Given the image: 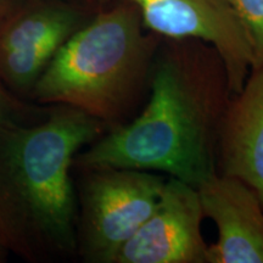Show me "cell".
Returning <instances> with one entry per match:
<instances>
[{
    "label": "cell",
    "mask_w": 263,
    "mask_h": 263,
    "mask_svg": "<svg viewBox=\"0 0 263 263\" xmlns=\"http://www.w3.org/2000/svg\"><path fill=\"white\" fill-rule=\"evenodd\" d=\"M232 95L226 64L212 45L162 38L144 107L80 151L73 168L150 171L197 189L217 173L219 132Z\"/></svg>",
    "instance_id": "cell-1"
},
{
    "label": "cell",
    "mask_w": 263,
    "mask_h": 263,
    "mask_svg": "<svg viewBox=\"0 0 263 263\" xmlns=\"http://www.w3.org/2000/svg\"><path fill=\"white\" fill-rule=\"evenodd\" d=\"M106 132L97 118L58 105L35 124H0V241L29 262L77 254L76 155Z\"/></svg>",
    "instance_id": "cell-2"
},
{
    "label": "cell",
    "mask_w": 263,
    "mask_h": 263,
    "mask_svg": "<svg viewBox=\"0 0 263 263\" xmlns=\"http://www.w3.org/2000/svg\"><path fill=\"white\" fill-rule=\"evenodd\" d=\"M104 5L67 39L31 91L39 104L77 108L107 132L145 105L162 37L144 27L130 3Z\"/></svg>",
    "instance_id": "cell-3"
},
{
    "label": "cell",
    "mask_w": 263,
    "mask_h": 263,
    "mask_svg": "<svg viewBox=\"0 0 263 263\" xmlns=\"http://www.w3.org/2000/svg\"><path fill=\"white\" fill-rule=\"evenodd\" d=\"M81 172L77 252L85 262L115 263L156 207L167 177L116 167Z\"/></svg>",
    "instance_id": "cell-4"
},
{
    "label": "cell",
    "mask_w": 263,
    "mask_h": 263,
    "mask_svg": "<svg viewBox=\"0 0 263 263\" xmlns=\"http://www.w3.org/2000/svg\"><path fill=\"white\" fill-rule=\"evenodd\" d=\"M101 4L127 2L139 11L147 31L167 39H199L221 54L233 94L251 71L248 37L229 0H98Z\"/></svg>",
    "instance_id": "cell-5"
},
{
    "label": "cell",
    "mask_w": 263,
    "mask_h": 263,
    "mask_svg": "<svg viewBox=\"0 0 263 263\" xmlns=\"http://www.w3.org/2000/svg\"><path fill=\"white\" fill-rule=\"evenodd\" d=\"M80 8L62 2L20 6L0 26V81L15 90H32L50 61L85 24Z\"/></svg>",
    "instance_id": "cell-6"
},
{
    "label": "cell",
    "mask_w": 263,
    "mask_h": 263,
    "mask_svg": "<svg viewBox=\"0 0 263 263\" xmlns=\"http://www.w3.org/2000/svg\"><path fill=\"white\" fill-rule=\"evenodd\" d=\"M203 218L197 189L167 177L156 207L122 246L115 263H207Z\"/></svg>",
    "instance_id": "cell-7"
},
{
    "label": "cell",
    "mask_w": 263,
    "mask_h": 263,
    "mask_svg": "<svg viewBox=\"0 0 263 263\" xmlns=\"http://www.w3.org/2000/svg\"><path fill=\"white\" fill-rule=\"evenodd\" d=\"M203 216L218 238L207 263H263V205L242 180L216 173L197 188Z\"/></svg>",
    "instance_id": "cell-8"
},
{
    "label": "cell",
    "mask_w": 263,
    "mask_h": 263,
    "mask_svg": "<svg viewBox=\"0 0 263 263\" xmlns=\"http://www.w3.org/2000/svg\"><path fill=\"white\" fill-rule=\"evenodd\" d=\"M217 173L242 180L263 205V67L230 97L217 149Z\"/></svg>",
    "instance_id": "cell-9"
},
{
    "label": "cell",
    "mask_w": 263,
    "mask_h": 263,
    "mask_svg": "<svg viewBox=\"0 0 263 263\" xmlns=\"http://www.w3.org/2000/svg\"><path fill=\"white\" fill-rule=\"evenodd\" d=\"M248 37L251 70L263 67V0H229Z\"/></svg>",
    "instance_id": "cell-10"
},
{
    "label": "cell",
    "mask_w": 263,
    "mask_h": 263,
    "mask_svg": "<svg viewBox=\"0 0 263 263\" xmlns=\"http://www.w3.org/2000/svg\"><path fill=\"white\" fill-rule=\"evenodd\" d=\"M31 110L22 104L18 99L10 94L4 85L0 84V124L18 126L26 124Z\"/></svg>",
    "instance_id": "cell-11"
},
{
    "label": "cell",
    "mask_w": 263,
    "mask_h": 263,
    "mask_svg": "<svg viewBox=\"0 0 263 263\" xmlns=\"http://www.w3.org/2000/svg\"><path fill=\"white\" fill-rule=\"evenodd\" d=\"M20 8V0H0V26Z\"/></svg>",
    "instance_id": "cell-12"
},
{
    "label": "cell",
    "mask_w": 263,
    "mask_h": 263,
    "mask_svg": "<svg viewBox=\"0 0 263 263\" xmlns=\"http://www.w3.org/2000/svg\"><path fill=\"white\" fill-rule=\"evenodd\" d=\"M4 256H5V248H4V246H3L2 241H0V261H3Z\"/></svg>",
    "instance_id": "cell-13"
}]
</instances>
